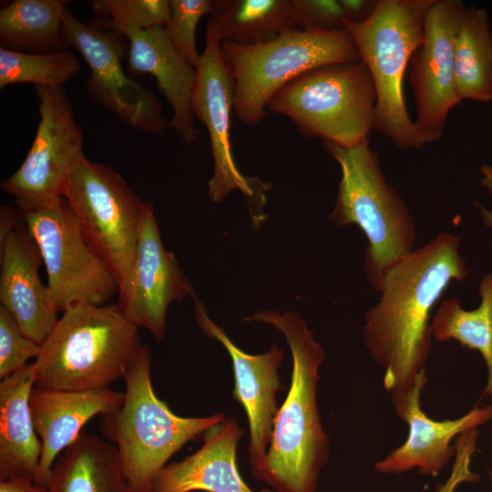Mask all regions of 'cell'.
Wrapping results in <instances>:
<instances>
[{
  "mask_svg": "<svg viewBox=\"0 0 492 492\" xmlns=\"http://www.w3.org/2000/svg\"><path fill=\"white\" fill-rule=\"evenodd\" d=\"M460 238L441 232L384 277L378 302L365 315L364 342L384 369L391 394L408 389L425 370L432 349L431 312L453 282L467 276Z\"/></svg>",
  "mask_w": 492,
  "mask_h": 492,
  "instance_id": "cell-1",
  "label": "cell"
},
{
  "mask_svg": "<svg viewBox=\"0 0 492 492\" xmlns=\"http://www.w3.org/2000/svg\"><path fill=\"white\" fill-rule=\"evenodd\" d=\"M244 321L269 323L281 332L292 359L290 389L274 419L265 461L254 477L276 492H316L330 455L317 403L324 351L296 313L260 311Z\"/></svg>",
  "mask_w": 492,
  "mask_h": 492,
  "instance_id": "cell-2",
  "label": "cell"
},
{
  "mask_svg": "<svg viewBox=\"0 0 492 492\" xmlns=\"http://www.w3.org/2000/svg\"><path fill=\"white\" fill-rule=\"evenodd\" d=\"M34 362L40 388L89 390L125 377L142 343L116 304L67 308Z\"/></svg>",
  "mask_w": 492,
  "mask_h": 492,
  "instance_id": "cell-3",
  "label": "cell"
},
{
  "mask_svg": "<svg viewBox=\"0 0 492 492\" xmlns=\"http://www.w3.org/2000/svg\"><path fill=\"white\" fill-rule=\"evenodd\" d=\"M124 381V402L118 411L103 416L101 428L115 443L130 491L153 492L169 459L226 416L224 413L202 417L174 414L153 389L151 352L146 344L140 346Z\"/></svg>",
  "mask_w": 492,
  "mask_h": 492,
  "instance_id": "cell-4",
  "label": "cell"
},
{
  "mask_svg": "<svg viewBox=\"0 0 492 492\" xmlns=\"http://www.w3.org/2000/svg\"><path fill=\"white\" fill-rule=\"evenodd\" d=\"M324 146L341 168L336 202L330 219L338 226L357 225L368 241L364 271L380 292L387 272L414 250L415 222L399 193L384 176L369 139L354 148Z\"/></svg>",
  "mask_w": 492,
  "mask_h": 492,
  "instance_id": "cell-5",
  "label": "cell"
},
{
  "mask_svg": "<svg viewBox=\"0 0 492 492\" xmlns=\"http://www.w3.org/2000/svg\"><path fill=\"white\" fill-rule=\"evenodd\" d=\"M434 0H378L362 22H344L376 93L374 128L401 149L425 146L407 112L403 80L422 42L425 15Z\"/></svg>",
  "mask_w": 492,
  "mask_h": 492,
  "instance_id": "cell-6",
  "label": "cell"
},
{
  "mask_svg": "<svg viewBox=\"0 0 492 492\" xmlns=\"http://www.w3.org/2000/svg\"><path fill=\"white\" fill-rule=\"evenodd\" d=\"M220 52L234 83L233 109L250 126L263 120L272 97L300 75L325 65L360 60L345 29L286 28L252 45L221 41Z\"/></svg>",
  "mask_w": 492,
  "mask_h": 492,
  "instance_id": "cell-7",
  "label": "cell"
},
{
  "mask_svg": "<svg viewBox=\"0 0 492 492\" xmlns=\"http://www.w3.org/2000/svg\"><path fill=\"white\" fill-rule=\"evenodd\" d=\"M375 103L372 77L358 60L300 75L272 97L267 111L290 118L304 136L354 148L369 139Z\"/></svg>",
  "mask_w": 492,
  "mask_h": 492,
  "instance_id": "cell-8",
  "label": "cell"
},
{
  "mask_svg": "<svg viewBox=\"0 0 492 492\" xmlns=\"http://www.w3.org/2000/svg\"><path fill=\"white\" fill-rule=\"evenodd\" d=\"M63 197L84 238L128 292L134 271L144 202L115 169L85 155L67 179Z\"/></svg>",
  "mask_w": 492,
  "mask_h": 492,
  "instance_id": "cell-9",
  "label": "cell"
},
{
  "mask_svg": "<svg viewBox=\"0 0 492 492\" xmlns=\"http://www.w3.org/2000/svg\"><path fill=\"white\" fill-rule=\"evenodd\" d=\"M22 213L41 253L57 313L75 304L106 305L118 296V280L84 238L64 197L53 206Z\"/></svg>",
  "mask_w": 492,
  "mask_h": 492,
  "instance_id": "cell-10",
  "label": "cell"
},
{
  "mask_svg": "<svg viewBox=\"0 0 492 492\" xmlns=\"http://www.w3.org/2000/svg\"><path fill=\"white\" fill-rule=\"evenodd\" d=\"M39 121L20 167L0 184L22 212L56 204L84 155V133L64 87H35Z\"/></svg>",
  "mask_w": 492,
  "mask_h": 492,
  "instance_id": "cell-11",
  "label": "cell"
},
{
  "mask_svg": "<svg viewBox=\"0 0 492 492\" xmlns=\"http://www.w3.org/2000/svg\"><path fill=\"white\" fill-rule=\"evenodd\" d=\"M63 34L67 46L78 51L89 67L86 89L93 100L140 131L160 134L168 128L161 103L154 92L134 80L122 67L121 59L129 48L124 35L82 23L68 6L64 13Z\"/></svg>",
  "mask_w": 492,
  "mask_h": 492,
  "instance_id": "cell-12",
  "label": "cell"
},
{
  "mask_svg": "<svg viewBox=\"0 0 492 492\" xmlns=\"http://www.w3.org/2000/svg\"><path fill=\"white\" fill-rule=\"evenodd\" d=\"M220 43L213 28L206 25V44L195 67L191 99L194 117L206 127L210 137L213 175L208 182V196L219 203L238 190L255 220L261 217L270 185L259 178L244 176L234 161L231 143L234 83L223 61Z\"/></svg>",
  "mask_w": 492,
  "mask_h": 492,
  "instance_id": "cell-13",
  "label": "cell"
},
{
  "mask_svg": "<svg viewBox=\"0 0 492 492\" xmlns=\"http://www.w3.org/2000/svg\"><path fill=\"white\" fill-rule=\"evenodd\" d=\"M466 6L461 0H434L425 15L422 42L410 60L415 124L425 144L442 137L449 112L462 101L456 83L454 43Z\"/></svg>",
  "mask_w": 492,
  "mask_h": 492,
  "instance_id": "cell-14",
  "label": "cell"
},
{
  "mask_svg": "<svg viewBox=\"0 0 492 492\" xmlns=\"http://www.w3.org/2000/svg\"><path fill=\"white\" fill-rule=\"evenodd\" d=\"M427 383L421 371L411 387L391 394L396 415L408 425L406 440L374 465L381 474H403L416 468L422 476L436 477L456 454L452 440L492 419V405L474 407L456 419L434 420L421 407Z\"/></svg>",
  "mask_w": 492,
  "mask_h": 492,
  "instance_id": "cell-15",
  "label": "cell"
},
{
  "mask_svg": "<svg viewBox=\"0 0 492 492\" xmlns=\"http://www.w3.org/2000/svg\"><path fill=\"white\" fill-rule=\"evenodd\" d=\"M194 315L200 329L218 341L228 352L233 368L234 399L243 407L248 419L249 462L252 475L261 470L271 444L274 419L278 413L277 394L282 388L278 369L284 350L273 344L264 354H250L240 349L208 315L196 296Z\"/></svg>",
  "mask_w": 492,
  "mask_h": 492,
  "instance_id": "cell-16",
  "label": "cell"
},
{
  "mask_svg": "<svg viewBox=\"0 0 492 492\" xmlns=\"http://www.w3.org/2000/svg\"><path fill=\"white\" fill-rule=\"evenodd\" d=\"M187 295L194 296V289L174 254L163 246L153 203L145 201L131 283L117 305L131 323L147 329L159 343L169 304Z\"/></svg>",
  "mask_w": 492,
  "mask_h": 492,
  "instance_id": "cell-17",
  "label": "cell"
},
{
  "mask_svg": "<svg viewBox=\"0 0 492 492\" xmlns=\"http://www.w3.org/2000/svg\"><path fill=\"white\" fill-rule=\"evenodd\" d=\"M125 394L109 387L60 390L34 386L29 404L42 452L35 482L48 487L54 463L94 416L116 413Z\"/></svg>",
  "mask_w": 492,
  "mask_h": 492,
  "instance_id": "cell-18",
  "label": "cell"
},
{
  "mask_svg": "<svg viewBox=\"0 0 492 492\" xmlns=\"http://www.w3.org/2000/svg\"><path fill=\"white\" fill-rule=\"evenodd\" d=\"M0 306L26 336L41 344L56 325L57 312L40 280L42 256L24 219L0 245Z\"/></svg>",
  "mask_w": 492,
  "mask_h": 492,
  "instance_id": "cell-19",
  "label": "cell"
},
{
  "mask_svg": "<svg viewBox=\"0 0 492 492\" xmlns=\"http://www.w3.org/2000/svg\"><path fill=\"white\" fill-rule=\"evenodd\" d=\"M128 39V72L133 78L151 75L159 92L172 108L169 125L182 141L193 143L198 136L192 111V92L196 68L171 44L165 27L131 29Z\"/></svg>",
  "mask_w": 492,
  "mask_h": 492,
  "instance_id": "cell-20",
  "label": "cell"
},
{
  "mask_svg": "<svg viewBox=\"0 0 492 492\" xmlns=\"http://www.w3.org/2000/svg\"><path fill=\"white\" fill-rule=\"evenodd\" d=\"M243 435L234 418H225L203 434L194 454L167 465L153 492H253L237 466V448Z\"/></svg>",
  "mask_w": 492,
  "mask_h": 492,
  "instance_id": "cell-21",
  "label": "cell"
},
{
  "mask_svg": "<svg viewBox=\"0 0 492 492\" xmlns=\"http://www.w3.org/2000/svg\"><path fill=\"white\" fill-rule=\"evenodd\" d=\"M36 384L34 363L0 383V480L36 479L42 445L35 429L29 398Z\"/></svg>",
  "mask_w": 492,
  "mask_h": 492,
  "instance_id": "cell-22",
  "label": "cell"
},
{
  "mask_svg": "<svg viewBox=\"0 0 492 492\" xmlns=\"http://www.w3.org/2000/svg\"><path fill=\"white\" fill-rule=\"evenodd\" d=\"M47 487V492H131L116 446L87 433L57 457Z\"/></svg>",
  "mask_w": 492,
  "mask_h": 492,
  "instance_id": "cell-23",
  "label": "cell"
},
{
  "mask_svg": "<svg viewBox=\"0 0 492 492\" xmlns=\"http://www.w3.org/2000/svg\"><path fill=\"white\" fill-rule=\"evenodd\" d=\"M66 0H14L0 10L1 47L28 54L67 50L63 34Z\"/></svg>",
  "mask_w": 492,
  "mask_h": 492,
  "instance_id": "cell-24",
  "label": "cell"
},
{
  "mask_svg": "<svg viewBox=\"0 0 492 492\" xmlns=\"http://www.w3.org/2000/svg\"><path fill=\"white\" fill-rule=\"evenodd\" d=\"M207 25L221 41H266L286 28H298L296 0H214Z\"/></svg>",
  "mask_w": 492,
  "mask_h": 492,
  "instance_id": "cell-25",
  "label": "cell"
},
{
  "mask_svg": "<svg viewBox=\"0 0 492 492\" xmlns=\"http://www.w3.org/2000/svg\"><path fill=\"white\" fill-rule=\"evenodd\" d=\"M454 63L460 98L492 101V30L485 9L466 6L455 36Z\"/></svg>",
  "mask_w": 492,
  "mask_h": 492,
  "instance_id": "cell-26",
  "label": "cell"
},
{
  "mask_svg": "<svg viewBox=\"0 0 492 492\" xmlns=\"http://www.w3.org/2000/svg\"><path fill=\"white\" fill-rule=\"evenodd\" d=\"M478 292L480 304L471 311L463 309L458 298L443 301L431 318L430 326L433 339H453L481 354L487 370L484 393L492 399V273L482 279Z\"/></svg>",
  "mask_w": 492,
  "mask_h": 492,
  "instance_id": "cell-27",
  "label": "cell"
},
{
  "mask_svg": "<svg viewBox=\"0 0 492 492\" xmlns=\"http://www.w3.org/2000/svg\"><path fill=\"white\" fill-rule=\"evenodd\" d=\"M81 70L70 51L28 54L0 47V90L16 84L58 87Z\"/></svg>",
  "mask_w": 492,
  "mask_h": 492,
  "instance_id": "cell-28",
  "label": "cell"
},
{
  "mask_svg": "<svg viewBox=\"0 0 492 492\" xmlns=\"http://www.w3.org/2000/svg\"><path fill=\"white\" fill-rule=\"evenodd\" d=\"M92 24L122 35L131 29L165 27L169 19L168 0H94Z\"/></svg>",
  "mask_w": 492,
  "mask_h": 492,
  "instance_id": "cell-29",
  "label": "cell"
},
{
  "mask_svg": "<svg viewBox=\"0 0 492 492\" xmlns=\"http://www.w3.org/2000/svg\"><path fill=\"white\" fill-rule=\"evenodd\" d=\"M214 0H169V19L165 26L167 35L179 54L196 67L201 54L196 46L199 21L209 15Z\"/></svg>",
  "mask_w": 492,
  "mask_h": 492,
  "instance_id": "cell-30",
  "label": "cell"
},
{
  "mask_svg": "<svg viewBox=\"0 0 492 492\" xmlns=\"http://www.w3.org/2000/svg\"><path fill=\"white\" fill-rule=\"evenodd\" d=\"M40 344L26 336L14 317L0 306V378L17 372L36 358Z\"/></svg>",
  "mask_w": 492,
  "mask_h": 492,
  "instance_id": "cell-31",
  "label": "cell"
},
{
  "mask_svg": "<svg viewBox=\"0 0 492 492\" xmlns=\"http://www.w3.org/2000/svg\"><path fill=\"white\" fill-rule=\"evenodd\" d=\"M298 28L340 31L347 20L340 0H296Z\"/></svg>",
  "mask_w": 492,
  "mask_h": 492,
  "instance_id": "cell-32",
  "label": "cell"
},
{
  "mask_svg": "<svg viewBox=\"0 0 492 492\" xmlns=\"http://www.w3.org/2000/svg\"><path fill=\"white\" fill-rule=\"evenodd\" d=\"M477 437L478 431L473 428L456 438V454L451 472L444 483L438 484L436 492H455L461 483H475L480 480V476L470 468L471 459L477 449Z\"/></svg>",
  "mask_w": 492,
  "mask_h": 492,
  "instance_id": "cell-33",
  "label": "cell"
},
{
  "mask_svg": "<svg viewBox=\"0 0 492 492\" xmlns=\"http://www.w3.org/2000/svg\"><path fill=\"white\" fill-rule=\"evenodd\" d=\"M377 1L340 0L344 10L346 21L362 22L373 13Z\"/></svg>",
  "mask_w": 492,
  "mask_h": 492,
  "instance_id": "cell-34",
  "label": "cell"
},
{
  "mask_svg": "<svg viewBox=\"0 0 492 492\" xmlns=\"http://www.w3.org/2000/svg\"><path fill=\"white\" fill-rule=\"evenodd\" d=\"M23 221V213L18 208L2 206L0 208V245Z\"/></svg>",
  "mask_w": 492,
  "mask_h": 492,
  "instance_id": "cell-35",
  "label": "cell"
},
{
  "mask_svg": "<svg viewBox=\"0 0 492 492\" xmlns=\"http://www.w3.org/2000/svg\"><path fill=\"white\" fill-rule=\"evenodd\" d=\"M48 487L38 485L28 477L0 480V492H47Z\"/></svg>",
  "mask_w": 492,
  "mask_h": 492,
  "instance_id": "cell-36",
  "label": "cell"
},
{
  "mask_svg": "<svg viewBox=\"0 0 492 492\" xmlns=\"http://www.w3.org/2000/svg\"><path fill=\"white\" fill-rule=\"evenodd\" d=\"M482 174L481 185L486 188L489 194L492 195V167L489 165H483L480 168ZM482 212V218L487 226L492 227V211H489L484 208L479 207Z\"/></svg>",
  "mask_w": 492,
  "mask_h": 492,
  "instance_id": "cell-37",
  "label": "cell"
},
{
  "mask_svg": "<svg viewBox=\"0 0 492 492\" xmlns=\"http://www.w3.org/2000/svg\"><path fill=\"white\" fill-rule=\"evenodd\" d=\"M261 492H276V491H274V490H272L271 488H264V489L261 490Z\"/></svg>",
  "mask_w": 492,
  "mask_h": 492,
  "instance_id": "cell-38",
  "label": "cell"
},
{
  "mask_svg": "<svg viewBox=\"0 0 492 492\" xmlns=\"http://www.w3.org/2000/svg\"><path fill=\"white\" fill-rule=\"evenodd\" d=\"M489 476H490V479H491V483H492V471H489Z\"/></svg>",
  "mask_w": 492,
  "mask_h": 492,
  "instance_id": "cell-39",
  "label": "cell"
}]
</instances>
